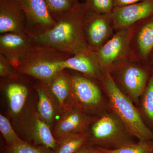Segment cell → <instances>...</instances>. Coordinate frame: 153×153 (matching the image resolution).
<instances>
[{
	"instance_id": "ffe728a7",
	"label": "cell",
	"mask_w": 153,
	"mask_h": 153,
	"mask_svg": "<svg viewBox=\"0 0 153 153\" xmlns=\"http://www.w3.org/2000/svg\"><path fill=\"white\" fill-rule=\"evenodd\" d=\"M139 110L143 119L153 131V66L149 79L140 99Z\"/></svg>"
},
{
	"instance_id": "6da1fadb",
	"label": "cell",
	"mask_w": 153,
	"mask_h": 153,
	"mask_svg": "<svg viewBox=\"0 0 153 153\" xmlns=\"http://www.w3.org/2000/svg\"><path fill=\"white\" fill-rule=\"evenodd\" d=\"M85 10L84 3H79L72 10L52 17L55 26L42 35L32 37L34 43L72 55L89 50L82 29Z\"/></svg>"
},
{
	"instance_id": "7a4b0ae2",
	"label": "cell",
	"mask_w": 153,
	"mask_h": 153,
	"mask_svg": "<svg viewBox=\"0 0 153 153\" xmlns=\"http://www.w3.org/2000/svg\"><path fill=\"white\" fill-rule=\"evenodd\" d=\"M97 81L107 98L110 110L129 132L138 140H153V131L145 123L139 109L118 87L109 71H103Z\"/></svg>"
},
{
	"instance_id": "484cf974",
	"label": "cell",
	"mask_w": 153,
	"mask_h": 153,
	"mask_svg": "<svg viewBox=\"0 0 153 153\" xmlns=\"http://www.w3.org/2000/svg\"><path fill=\"white\" fill-rule=\"evenodd\" d=\"M85 8L97 13H112L115 7L113 0H84Z\"/></svg>"
},
{
	"instance_id": "9c48e42d",
	"label": "cell",
	"mask_w": 153,
	"mask_h": 153,
	"mask_svg": "<svg viewBox=\"0 0 153 153\" xmlns=\"http://www.w3.org/2000/svg\"><path fill=\"white\" fill-rule=\"evenodd\" d=\"M94 52L103 71H109L117 65L129 60L128 28L116 31L112 37Z\"/></svg>"
},
{
	"instance_id": "8fae6325",
	"label": "cell",
	"mask_w": 153,
	"mask_h": 153,
	"mask_svg": "<svg viewBox=\"0 0 153 153\" xmlns=\"http://www.w3.org/2000/svg\"><path fill=\"white\" fill-rule=\"evenodd\" d=\"M100 117L91 115L77 107L72 106L63 113L52 131L56 140L88 131Z\"/></svg>"
},
{
	"instance_id": "e0dca14e",
	"label": "cell",
	"mask_w": 153,
	"mask_h": 153,
	"mask_svg": "<svg viewBox=\"0 0 153 153\" xmlns=\"http://www.w3.org/2000/svg\"><path fill=\"white\" fill-rule=\"evenodd\" d=\"M63 71L59 72L48 85L60 111L63 113L72 106L70 78L69 75L64 73Z\"/></svg>"
},
{
	"instance_id": "4316f807",
	"label": "cell",
	"mask_w": 153,
	"mask_h": 153,
	"mask_svg": "<svg viewBox=\"0 0 153 153\" xmlns=\"http://www.w3.org/2000/svg\"><path fill=\"white\" fill-rule=\"evenodd\" d=\"M19 74L14 68L10 61L5 56L0 54V76L8 80L17 79Z\"/></svg>"
},
{
	"instance_id": "cb8c5ba5",
	"label": "cell",
	"mask_w": 153,
	"mask_h": 153,
	"mask_svg": "<svg viewBox=\"0 0 153 153\" xmlns=\"http://www.w3.org/2000/svg\"><path fill=\"white\" fill-rule=\"evenodd\" d=\"M52 17L72 10L79 3L78 0H45Z\"/></svg>"
},
{
	"instance_id": "277c9868",
	"label": "cell",
	"mask_w": 153,
	"mask_h": 153,
	"mask_svg": "<svg viewBox=\"0 0 153 153\" xmlns=\"http://www.w3.org/2000/svg\"><path fill=\"white\" fill-rule=\"evenodd\" d=\"M90 127L88 143L113 150L129 144L136 143L123 122L111 111L100 116Z\"/></svg>"
},
{
	"instance_id": "f1b7e54d",
	"label": "cell",
	"mask_w": 153,
	"mask_h": 153,
	"mask_svg": "<svg viewBox=\"0 0 153 153\" xmlns=\"http://www.w3.org/2000/svg\"><path fill=\"white\" fill-rule=\"evenodd\" d=\"M143 0H113L115 7L129 5Z\"/></svg>"
},
{
	"instance_id": "7c38bea8",
	"label": "cell",
	"mask_w": 153,
	"mask_h": 153,
	"mask_svg": "<svg viewBox=\"0 0 153 153\" xmlns=\"http://www.w3.org/2000/svg\"><path fill=\"white\" fill-rule=\"evenodd\" d=\"M27 33H7L0 36V54L10 61L16 70L21 59L35 46Z\"/></svg>"
},
{
	"instance_id": "44dd1931",
	"label": "cell",
	"mask_w": 153,
	"mask_h": 153,
	"mask_svg": "<svg viewBox=\"0 0 153 153\" xmlns=\"http://www.w3.org/2000/svg\"><path fill=\"white\" fill-rule=\"evenodd\" d=\"M89 132L72 135L57 141L54 153H76L88 142Z\"/></svg>"
},
{
	"instance_id": "30bf717a",
	"label": "cell",
	"mask_w": 153,
	"mask_h": 153,
	"mask_svg": "<svg viewBox=\"0 0 153 153\" xmlns=\"http://www.w3.org/2000/svg\"><path fill=\"white\" fill-rule=\"evenodd\" d=\"M22 7L27 19L26 33L31 37L42 35L55 26L45 0H15Z\"/></svg>"
},
{
	"instance_id": "8992f818",
	"label": "cell",
	"mask_w": 153,
	"mask_h": 153,
	"mask_svg": "<svg viewBox=\"0 0 153 153\" xmlns=\"http://www.w3.org/2000/svg\"><path fill=\"white\" fill-rule=\"evenodd\" d=\"M71 84V104L85 112L100 116L109 109L103 91L95 79L79 74L69 75Z\"/></svg>"
},
{
	"instance_id": "f546056e",
	"label": "cell",
	"mask_w": 153,
	"mask_h": 153,
	"mask_svg": "<svg viewBox=\"0 0 153 153\" xmlns=\"http://www.w3.org/2000/svg\"><path fill=\"white\" fill-rule=\"evenodd\" d=\"M150 63L151 65L153 66V53L152 55V56H151L150 59Z\"/></svg>"
},
{
	"instance_id": "9a60e30c",
	"label": "cell",
	"mask_w": 153,
	"mask_h": 153,
	"mask_svg": "<svg viewBox=\"0 0 153 153\" xmlns=\"http://www.w3.org/2000/svg\"><path fill=\"white\" fill-rule=\"evenodd\" d=\"M24 131L35 145L43 146L55 150L57 146L56 139L50 127L38 115L37 111L31 114L25 121Z\"/></svg>"
},
{
	"instance_id": "603a6c76",
	"label": "cell",
	"mask_w": 153,
	"mask_h": 153,
	"mask_svg": "<svg viewBox=\"0 0 153 153\" xmlns=\"http://www.w3.org/2000/svg\"><path fill=\"white\" fill-rule=\"evenodd\" d=\"M7 153H54L52 149L41 146L31 144L23 140L12 146H7Z\"/></svg>"
},
{
	"instance_id": "3957f363",
	"label": "cell",
	"mask_w": 153,
	"mask_h": 153,
	"mask_svg": "<svg viewBox=\"0 0 153 153\" xmlns=\"http://www.w3.org/2000/svg\"><path fill=\"white\" fill-rule=\"evenodd\" d=\"M72 56L51 47L35 44L21 59L16 71L49 85L56 75L63 71L62 62Z\"/></svg>"
},
{
	"instance_id": "d6986e66",
	"label": "cell",
	"mask_w": 153,
	"mask_h": 153,
	"mask_svg": "<svg viewBox=\"0 0 153 153\" xmlns=\"http://www.w3.org/2000/svg\"><path fill=\"white\" fill-rule=\"evenodd\" d=\"M6 93L11 112L14 115L19 114L27 101V88L20 83L12 82L7 85Z\"/></svg>"
},
{
	"instance_id": "4fadbf2b",
	"label": "cell",
	"mask_w": 153,
	"mask_h": 153,
	"mask_svg": "<svg viewBox=\"0 0 153 153\" xmlns=\"http://www.w3.org/2000/svg\"><path fill=\"white\" fill-rule=\"evenodd\" d=\"M27 19L15 0H0V33H26Z\"/></svg>"
},
{
	"instance_id": "ba28073f",
	"label": "cell",
	"mask_w": 153,
	"mask_h": 153,
	"mask_svg": "<svg viewBox=\"0 0 153 153\" xmlns=\"http://www.w3.org/2000/svg\"><path fill=\"white\" fill-rule=\"evenodd\" d=\"M130 60L152 65L153 53V16L140 20L128 27Z\"/></svg>"
},
{
	"instance_id": "7402d4cb",
	"label": "cell",
	"mask_w": 153,
	"mask_h": 153,
	"mask_svg": "<svg viewBox=\"0 0 153 153\" xmlns=\"http://www.w3.org/2000/svg\"><path fill=\"white\" fill-rule=\"evenodd\" d=\"M100 148L102 153H151L153 149V140L140 141L129 144L116 149Z\"/></svg>"
},
{
	"instance_id": "2e32d148",
	"label": "cell",
	"mask_w": 153,
	"mask_h": 153,
	"mask_svg": "<svg viewBox=\"0 0 153 153\" xmlns=\"http://www.w3.org/2000/svg\"><path fill=\"white\" fill-rule=\"evenodd\" d=\"M62 70L68 68L78 71L82 75L98 80L102 74V70L95 53L91 50L78 52L61 63Z\"/></svg>"
},
{
	"instance_id": "5b68a950",
	"label": "cell",
	"mask_w": 153,
	"mask_h": 153,
	"mask_svg": "<svg viewBox=\"0 0 153 153\" xmlns=\"http://www.w3.org/2000/svg\"><path fill=\"white\" fill-rule=\"evenodd\" d=\"M152 68V65L129 59L114 66L109 71L118 87L137 107L149 82Z\"/></svg>"
},
{
	"instance_id": "4dcf8cb0",
	"label": "cell",
	"mask_w": 153,
	"mask_h": 153,
	"mask_svg": "<svg viewBox=\"0 0 153 153\" xmlns=\"http://www.w3.org/2000/svg\"><path fill=\"white\" fill-rule=\"evenodd\" d=\"M151 153H153V149L152 150V152H151Z\"/></svg>"
},
{
	"instance_id": "d4e9b609",
	"label": "cell",
	"mask_w": 153,
	"mask_h": 153,
	"mask_svg": "<svg viewBox=\"0 0 153 153\" xmlns=\"http://www.w3.org/2000/svg\"><path fill=\"white\" fill-rule=\"evenodd\" d=\"M0 131L7 146H12L23 141L19 137L11 126L6 117L0 114Z\"/></svg>"
},
{
	"instance_id": "5bb4252c",
	"label": "cell",
	"mask_w": 153,
	"mask_h": 153,
	"mask_svg": "<svg viewBox=\"0 0 153 153\" xmlns=\"http://www.w3.org/2000/svg\"><path fill=\"white\" fill-rule=\"evenodd\" d=\"M116 30L128 28L134 23L153 16V0L115 7L113 11Z\"/></svg>"
},
{
	"instance_id": "52a82bcc",
	"label": "cell",
	"mask_w": 153,
	"mask_h": 153,
	"mask_svg": "<svg viewBox=\"0 0 153 153\" xmlns=\"http://www.w3.org/2000/svg\"><path fill=\"white\" fill-rule=\"evenodd\" d=\"M82 25L88 46L94 52L100 49L116 31L113 12L100 14L86 9Z\"/></svg>"
},
{
	"instance_id": "ac0fdd59",
	"label": "cell",
	"mask_w": 153,
	"mask_h": 153,
	"mask_svg": "<svg viewBox=\"0 0 153 153\" xmlns=\"http://www.w3.org/2000/svg\"><path fill=\"white\" fill-rule=\"evenodd\" d=\"M35 88L38 97L37 112L41 119L51 127L55 120L56 114L55 102L53 99L54 97L46 83L39 81Z\"/></svg>"
},
{
	"instance_id": "83f0119b",
	"label": "cell",
	"mask_w": 153,
	"mask_h": 153,
	"mask_svg": "<svg viewBox=\"0 0 153 153\" xmlns=\"http://www.w3.org/2000/svg\"><path fill=\"white\" fill-rule=\"evenodd\" d=\"M76 153H102L99 147L89 144H85Z\"/></svg>"
}]
</instances>
